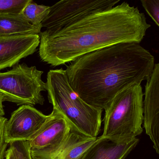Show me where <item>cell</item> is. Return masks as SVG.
Instances as JSON below:
<instances>
[{
	"mask_svg": "<svg viewBox=\"0 0 159 159\" xmlns=\"http://www.w3.org/2000/svg\"><path fill=\"white\" fill-rule=\"evenodd\" d=\"M145 14L124 2L83 17L55 31L40 33L39 55L54 67L121 43H140L150 27Z\"/></svg>",
	"mask_w": 159,
	"mask_h": 159,
	"instance_id": "obj_1",
	"label": "cell"
},
{
	"mask_svg": "<svg viewBox=\"0 0 159 159\" xmlns=\"http://www.w3.org/2000/svg\"><path fill=\"white\" fill-rule=\"evenodd\" d=\"M154 60L140 43H121L79 57L66 71L78 95L90 106L105 110L120 92L150 77Z\"/></svg>",
	"mask_w": 159,
	"mask_h": 159,
	"instance_id": "obj_2",
	"label": "cell"
},
{
	"mask_svg": "<svg viewBox=\"0 0 159 159\" xmlns=\"http://www.w3.org/2000/svg\"><path fill=\"white\" fill-rule=\"evenodd\" d=\"M45 83L49 102L65 117L71 130L88 137L97 138L103 110L88 105L74 92L66 70H49Z\"/></svg>",
	"mask_w": 159,
	"mask_h": 159,
	"instance_id": "obj_3",
	"label": "cell"
},
{
	"mask_svg": "<svg viewBox=\"0 0 159 159\" xmlns=\"http://www.w3.org/2000/svg\"><path fill=\"white\" fill-rule=\"evenodd\" d=\"M143 96L141 84L118 94L105 109L103 136L133 138L142 134Z\"/></svg>",
	"mask_w": 159,
	"mask_h": 159,
	"instance_id": "obj_4",
	"label": "cell"
},
{
	"mask_svg": "<svg viewBox=\"0 0 159 159\" xmlns=\"http://www.w3.org/2000/svg\"><path fill=\"white\" fill-rule=\"evenodd\" d=\"M43 71L35 66L17 64L11 70L0 72V93L4 101L16 105H43L44 100L42 92L46 91L42 80Z\"/></svg>",
	"mask_w": 159,
	"mask_h": 159,
	"instance_id": "obj_5",
	"label": "cell"
},
{
	"mask_svg": "<svg viewBox=\"0 0 159 159\" xmlns=\"http://www.w3.org/2000/svg\"><path fill=\"white\" fill-rule=\"evenodd\" d=\"M120 0H62L50 7L42 28L50 31L60 30L75 21L99 11L113 8Z\"/></svg>",
	"mask_w": 159,
	"mask_h": 159,
	"instance_id": "obj_6",
	"label": "cell"
},
{
	"mask_svg": "<svg viewBox=\"0 0 159 159\" xmlns=\"http://www.w3.org/2000/svg\"><path fill=\"white\" fill-rule=\"evenodd\" d=\"M49 118L30 105H22L11 113L5 126L6 142L30 141L43 128Z\"/></svg>",
	"mask_w": 159,
	"mask_h": 159,
	"instance_id": "obj_7",
	"label": "cell"
},
{
	"mask_svg": "<svg viewBox=\"0 0 159 159\" xmlns=\"http://www.w3.org/2000/svg\"><path fill=\"white\" fill-rule=\"evenodd\" d=\"M143 100V127L159 154V64L147 80Z\"/></svg>",
	"mask_w": 159,
	"mask_h": 159,
	"instance_id": "obj_8",
	"label": "cell"
},
{
	"mask_svg": "<svg viewBox=\"0 0 159 159\" xmlns=\"http://www.w3.org/2000/svg\"><path fill=\"white\" fill-rule=\"evenodd\" d=\"M39 44V35L36 34L0 37V70L33 54Z\"/></svg>",
	"mask_w": 159,
	"mask_h": 159,
	"instance_id": "obj_9",
	"label": "cell"
},
{
	"mask_svg": "<svg viewBox=\"0 0 159 159\" xmlns=\"http://www.w3.org/2000/svg\"><path fill=\"white\" fill-rule=\"evenodd\" d=\"M70 130L64 141L52 148L30 150L32 159H80L84 152L96 140Z\"/></svg>",
	"mask_w": 159,
	"mask_h": 159,
	"instance_id": "obj_10",
	"label": "cell"
},
{
	"mask_svg": "<svg viewBox=\"0 0 159 159\" xmlns=\"http://www.w3.org/2000/svg\"><path fill=\"white\" fill-rule=\"evenodd\" d=\"M139 139L103 136L86 150L80 159H125L138 144Z\"/></svg>",
	"mask_w": 159,
	"mask_h": 159,
	"instance_id": "obj_11",
	"label": "cell"
},
{
	"mask_svg": "<svg viewBox=\"0 0 159 159\" xmlns=\"http://www.w3.org/2000/svg\"><path fill=\"white\" fill-rule=\"evenodd\" d=\"M71 130L63 115L53 109L43 128L28 141L30 150H40L55 148L64 141Z\"/></svg>",
	"mask_w": 159,
	"mask_h": 159,
	"instance_id": "obj_12",
	"label": "cell"
},
{
	"mask_svg": "<svg viewBox=\"0 0 159 159\" xmlns=\"http://www.w3.org/2000/svg\"><path fill=\"white\" fill-rule=\"evenodd\" d=\"M41 30L30 25L21 14L0 16V37L39 35Z\"/></svg>",
	"mask_w": 159,
	"mask_h": 159,
	"instance_id": "obj_13",
	"label": "cell"
},
{
	"mask_svg": "<svg viewBox=\"0 0 159 159\" xmlns=\"http://www.w3.org/2000/svg\"><path fill=\"white\" fill-rule=\"evenodd\" d=\"M50 6L39 5L31 1L24 8L21 15L30 25L41 30V24L50 12Z\"/></svg>",
	"mask_w": 159,
	"mask_h": 159,
	"instance_id": "obj_14",
	"label": "cell"
},
{
	"mask_svg": "<svg viewBox=\"0 0 159 159\" xmlns=\"http://www.w3.org/2000/svg\"><path fill=\"white\" fill-rule=\"evenodd\" d=\"M32 0H0V16L21 14L24 8Z\"/></svg>",
	"mask_w": 159,
	"mask_h": 159,
	"instance_id": "obj_15",
	"label": "cell"
},
{
	"mask_svg": "<svg viewBox=\"0 0 159 159\" xmlns=\"http://www.w3.org/2000/svg\"><path fill=\"white\" fill-rule=\"evenodd\" d=\"M16 159H32L28 141H16L10 144Z\"/></svg>",
	"mask_w": 159,
	"mask_h": 159,
	"instance_id": "obj_16",
	"label": "cell"
},
{
	"mask_svg": "<svg viewBox=\"0 0 159 159\" xmlns=\"http://www.w3.org/2000/svg\"><path fill=\"white\" fill-rule=\"evenodd\" d=\"M140 2L150 17L159 26V0H141Z\"/></svg>",
	"mask_w": 159,
	"mask_h": 159,
	"instance_id": "obj_17",
	"label": "cell"
},
{
	"mask_svg": "<svg viewBox=\"0 0 159 159\" xmlns=\"http://www.w3.org/2000/svg\"><path fill=\"white\" fill-rule=\"evenodd\" d=\"M7 119L0 117V159H5L8 144L6 141L5 135V126Z\"/></svg>",
	"mask_w": 159,
	"mask_h": 159,
	"instance_id": "obj_18",
	"label": "cell"
},
{
	"mask_svg": "<svg viewBox=\"0 0 159 159\" xmlns=\"http://www.w3.org/2000/svg\"><path fill=\"white\" fill-rule=\"evenodd\" d=\"M4 101V97L2 94L0 93V117H3L5 115L3 102Z\"/></svg>",
	"mask_w": 159,
	"mask_h": 159,
	"instance_id": "obj_19",
	"label": "cell"
},
{
	"mask_svg": "<svg viewBox=\"0 0 159 159\" xmlns=\"http://www.w3.org/2000/svg\"><path fill=\"white\" fill-rule=\"evenodd\" d=\"M5 159H16L14 152L11 147H9L7 149Z\"/></svg>",
	"mask_w": 159,
	"mask_h": 159,
	"instance_id": "obj_20",
	"label": "cell"
}]
</instances>
